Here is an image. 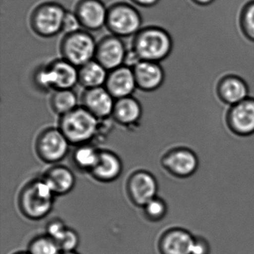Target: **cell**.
<instances>
[{
	"label": "cell",
	"mask_w": 254,
	"mask_h": 254,
	"mask_svg": "<svg viewBox=\"0 0 254 254\" xmlns=\"http://www.w3.org/2000/svg\"><path fill=\"white\" fill-rule=\"evenodd\" d=\"M194 1L200 5H209V4L212 3L214 0H194Z\"/></svg>",
	"instance_id": "obj_34"
},
{
	"label": "cell",
	"mask_w": 254,
	"mask_h": 254,
	"mask_svg": "<svg viewBox=\"0 0 254 254\" xmlns=\"http://www.w3.org/2000/svg\"><path fill=\"white\" fill-rule=\"evenodd\" d=\"M109 71L96 60H93L78 68L79 84L85 89L103 87Z\"/></svg>",
	"instance_id": "obj_19"
},
{
	"label": "cell",
	"mask_w": 254,
	"mask_h": 254,
	"mask_svg": "<svg viewBox=\"0 0 254 254\" xmlns=\"http://www.w3.org/2000/svg\"><path fill=\"white\" fill-rule=\"evenodd\" d=\"M57 245L62 252H72L78 246V235L73 230L68 228L63 237L57 242Z\"/></svg>",
	"instance_id": "obj_27"
},
{
	"label": "cell",
	"mask_w": 254,
	"mask_h": 254,
	"mask_svg": "<svg viewBox=\"0 0 254 254\" xmlns=\"http://www.w3.org/2000/svg\"><path fill=\"white\" fill-rule=\"evenodd\" d=\"M163 167L175 176L185 178L194 174L198 166L197 156L187 148H178L168 153L162 160Z\"/></svg>",
	"instance_id": "obj_12"
},
{
	"label": "cell",
	"mask_w": 254,
	"mask_h": 254,
	"mask_svg": "<svg viewBox=\"0 0 254 254\" xmlns=\"http://www.w3.org/2000/svg\"><path fill=\"white\" fill-rule=\"evenodd\" d=\"M51 105L57 114L64 116L78 108V98L72 90H55Z\"/></svg>",
	"instance_id": "obj_23"
},
{
	"label": "cell",
	"mask_w": 254,
	"mask_h": 254,
	"mask_svg": "<svg viewBox=\"0 0 254 254\" xmlns=\"http://www.w3.org/2000/svg\"><path fill=\"white\" fill-rule=\"evenodd\" d=\"M127 50L120 37L106 36L98 43L95 60L111 71L123 66Z\"/></svg>",
	"instance_id": "obj_8"
},
{
	"label": "cell",
	"mask_w": 254,
	"mask_h": 254,
	"mask_svg": "<svg viewBox=\"0 0 254 254\" xmlns=\"http://www.w3.org/2000/svg\"><path fill=\"white\" fill-rule=\"evenodd\" d=\"M173 41L169 32L155 25L141 29L133 42V48L142 61L160 62L172 52Z\"/></svg>",
	"instance_id": "obj_1"
},
{
	"label": "cell",
	"mask_w": 254,
	"mask_h": 254,
	"mask_svg": "<svg viewBox=\"0 0 254 254\" xmlns=\"http://www.w3.org/2000/svg\"><path fill=\"white\" fill-rule=\"evenodd\" d=\"M67 227L60 221H55L50 223L47 227L48 236L53 239L57 243L66 233Z\"/></svg>",
	"instance_id": "obj_30"
},
{
	"label": "cell",
	"mask_w": 254,
	"mask_h": 254,
	"mask_svg": "<svg viewBox=\"0 0 254 254\" xmlns=\"http://www.w3.org/2000/svg\"><path fill=\"white\" fill-rule=\"evenodd\" d=\"M99 152L90 145H81L74 153V160L78 167L93 170L99 159Z\"/></svg>",
	"instance_id": "obj_24"
},
{
	"label": "cell",
	"mask_w": 254,
	"mask_h": 254,
	"mask_svg": "<svg viewBox=\"0 0 254 254\" xmlns=\"http://www.w3.org/2000/svg\"><path fill=\"white\" fill-rule=\"evenodd\" d=\"M230 127L240 135L254 133V99L248 98L233 105L229 115Z\"/></svg>",
	"instance_id": "obj_17"
},
{
	"label": "cell",
	"mask_w": 254,
	"mask_h": 254,
	"mask_svg": "<svg viewBox=\"0 0 254 254\" xmlns=\"http://www.w3.org/2000/svg\"><path fill=\"white\" fill-rule=\"evenodd\" d=\"M105 87L115 99L131 96L137 88L133 69L123 65L109 71Z\"/></svg>",
	"instance_id": "obj_14"
},
{
	"label": "cell",
	"mask_w": 254,
	"mask_h": 254,
	"mask_svg": "<svg viewBox=\"0 0 254 254\" xmlns=\"http://www.w3.org/2000/svg\"><path fill=\"white\" fill-rule=\"evenodd\" d=\"M44 72L50 90H72L79 83L78 67L63 59L44 66Z\"/></svg>",
	"instance_id": "obj_7"
},
{
	"label": "cell",
	"mask_w": 254,
	"mask_h": 254,
	"mask_svg": "<svg viewBox=\"0 0 254 254\" xmlns=\"http://www.w3.org/2000/svg\"><path fill=\"white\" fill-rule=\"evenodd\" d=\"M242 24L248 37L254 40V2L245 8L242 16Z\"/></svg>",
	"instance_id": "obj_28"
},
{
	"label": "cell",
	"mask_w": 254,
	"mask_h": 254,
	"mask_svg": "<svg viewBox=\"0 0 254 254\" xmlns=\"http://www.w3.org/2000/svg\"><path fill=\"white\" fill-rule=\"evenodd\" d=\"M133 71L137 88L144 92L154 93L164 82V69L160 63L141 61Z\"/></svg>",
	"instance_id": "obj_13"
},
{
	"label": "cell",
	"mask_w": 254,
	"mask_h": 254,
	"mask_svg": "<svg viewBox=\"0 0 254 254\" xmlns=\"http://www.w3.org/2000/svg\"><path fill=\"white\" fill-rule=\"evenodd\" d=\"M69 140L59 129L46 130L40 136L37 143L38 154L45 161L57 162L66 155Z\"/></svg>",
	"instance_id": "obj_9"
},
{
	"label": "cell",
	"mask_w": 254,
	"mask_h": 254,
	"mask_svg": "<svg viewBox=\"0 0 254 254\" xmlns=\"http://www.w3.org/2000/svg\"><path fill=\"white\" fill-rule=\"evenodd\" d=\"M191 254H209V247L206 241L202 239H195Z\"/></svg>",
	"instance_id": "obj_32"
},
{
	"label": "cell",
	"mask_w": 254,
	"mask_h": 254,
	"mask_svg": "<svg viewBox=\"0 0 254 254\" xmlns=\"http://www.w3.org/2000/svg\"><path fill=\"white\" fill-rule=\"evenodd\" d=\"M54 191L44 179L28 185L22 192L20 206L25 215L38 219L47 215L52 209Z\"/></svg>",
	"instance_id": "obj_4"
},
{
	"label": "cell",
	"mask_w": 254,
	"mask_h": 254,
	"mask_svg": "<svg viewBox=\"0 0 254 254\" xmlns=\"http://www.w3.org/2000/svg\"></svg>",
	"instance_id": "obj_36"
},
{
	"label": "cell",
	"mask_w": 254,
	"mask_h": 254,
	"mask_svg": "<svg viewBox=\"0 0 254 254\" xmlns=\"http://www.w3.org/2000/svg\"><path fill=\"white\" fill-rule=\"evenodd\" d=\"M194 239L189 232L174 229L166 232L159 242L160 254H191Z\"/></svg>",
	"instance_id": "obj_16"
},
{
	"label": "cell",
	"mask_w": 254,
	"mask_h": 254,
	"mask_svg": "<svg viewBox=\"0 0 254 254\" xmlns=\"http://www.w3.org/2000/svg\"><path fill=\"white\" fill-rule=\"evenodd\" d=\"M81 27L79 20L77 17L75 13L69 12L66 11L65 15L64 20L63 23V32L66 34L73 33L77 31L81 30Z\"/></svg>",
	"instance_id": "obj_29"
},
{
	"label": "cell",
	"mask_w": 254,
	"mask_h": 254,
	"mask_svg": "<svg viewBox=\"0 0 254 254\" xmlns=\"http://www.w3.org/2000/svg\"><path fill=\"white\" fill-rule=\"evenodd\" d=\"M114 99L105 87L86 89L82 96L83 107L97 118H105L114 112Z\"/></svg>",
	"instance_id": "obj_15"
},
{
	"label": "cell",
	"mask_w": 254,
	"mask_h": 254,
	"mask_svg": "<svg viewBox=\"0 0 254 254\" xmlns=\"http://www.w3.org/2000/svg\"><path fill=\"white\" fill-rule=\"evenodd\" d=\"M108 8L101 0H81L75 13L82 27L96 31L106 25Z\"/></svg>",
	"instance_id": "obj_11"
},
{
	"label": "cell",
	"mask_w": 254,
	"mask_h": 254,
	"mask_svg": "<svg viewBox=\"0 0 254 254\" xmlns=\"http://www.w3.org/2000/svg\"><path fill=\"white\" fill-rule=\"evenodd\" d=\"M62 254H76V253L74 252V251H72V252L62 253Z\"/></svg>",
	"instance_id": "obj_35"
},
{
	"label": "cell",
	"mask_w": 254,
	"mask_h": 254,
	"mask_svg": "<svg viewBox=\"0 0 254 254\" xmlns=\"http://www.w3.org/2000/svg\"><path fill=\"white\" fill-rule=\"evenodd\" d=\"M144 209L148 218L154 223L162 221L167 214V204L158 196L147 203Z\"/></svg>",
	"instance_id": "obj_26"
},
{
	"label": "cell",
	"mask_w": 254,
	"mask_h": 254,
	"mask_svg": "<svg viewBox=\"0 0 254 254\" xmlns=\"http://www.w3.org/2000/svg\"><path fill=\"white\" fill-rule=\"evenodd\" d=\"M59 245L50 236L38 238L31 244L30 254H60Z\"/></svg>",
	"instance_id": "obj_25"
},
{
	"label": "cell",
	"mask_w": 254,
	"mask_h": 254,
	"mask_svg": "<svg viewBox=\"0 0 254 254\" xmlns=\"http://www.w3.org/2000/svg\"><path fill=\"white\" fill-rule=\"evenodd\" d=\"M220 95L227 103L236 105L249 98V90L246 83L236 76H229L221 81Z\"/></svg>",
	"instance_id": "obj_20"
},
{
	"label": "cell",
	"mask_w": 254,
	"mask_h": 254,
	"mask_svg": "<svg viewBox=\"0 0 254 254\" xmlns=\"http://www.w3.org/2000/svg\"><path fill=\"white\" fill-rule=\"evenodd\" d=\"M55 194H66L75 185V177L67 168L58 166L49 171L44 178Z\"/></svg>",
	"instance_id": "obj_22"
},
{
	"label": "cell",
	"mask_w": 254,
	"mask_h": 254,
	"mask_svg": "<svg viewBox=\"0 0 254 254\" xmlns=\"http://www.w3.org/2000/svg\"><path fill=\"white\" fill-rule=\"evenodd\" d=\"M106 26L116 36L130 37L141 30L142 17L136 8L120 2L108 8Z\"/></svg>",
	"instance_id": "obj_6"
},
{
	"label": "cell",
	"mask_w": 254,
	"mask_h": 254,
	"mask_svg": "<svg viewBox=\"0 0 254 254\" xmlns=\"http://www.w3.org/2000/svg\"><path fill=\"white\" fill-rule=\"evenodd\" d=\"M135 4L144 8H154L160 0H132Z\"/></svg>",
	"instance_id": "obj_33"
},
{
	"label": "cell",
	"mask_w": 254,
	"mask_h": 254,
	"mask_svg": "<svg viewBox=\"0 0 254 254\" xmlns=\"http://www.w3.org/2000/svg\"><path fill=\"white\" fill-rule=\"evenodd\" d=\"M116 120L123 125L136 123L142 115L140 104L132 96L117 99L113 112Z\"/></svg>",
	"instance_id": "obj_21"
},
{
	"label": "cell",
	"mask_w": 254,
	"mask_h": 254,
	"mask_svg": "<svg viewBox=\"0 0 254 254\" xmlns=\"http://www.w3.org/2000/svg\"><path fill=\"white\" fill-rule=\"evenodd\" d=\"M98 43L87 31L66 34L61 43V53L64 60L77 67L94 60Z\"/></svg>",
	"instance_id": "obj_3"
},
{
	"label": "cell",
	"mask_w": 254,
	"mask_h": 254,
	"mask_svg": "<svg viewBox=\"0 0 254 254\" xmlns=\"http://www.w3.org/2000/svg\"><path fill=\"white\" fill-rule=\"evenodd\" d=\"M98 128V118L84 107L62 116L60 130L69 142L81 144L91 139Z\"/></svg>",
	"instance_id": "obj_2"
},
{
	"label": "cell",
	"mask_w": 254,
	"mask_h": 254,
	"mask_svg": "<svg viewBox=\"0 0 254 254\" xmlns=\"http://www.w3.org/2000/svg\"><path fill=\"white\" fill-rule=\"evenodd\" d=\"M142 60H141L140 58L138 56L137 53L134 51L133 49H132V50H127L123 65L133 69Z\"/></svg>",
	"instance_id": "obj_31"
},
{
	"label": "cell",
	"mask_w": 254,
	"mask_h": 254,
	"mask_svg": "<svg viewBox=\"0 0 254 254\" xmlns=\"http://www.w3.org/2000/svg\"><path fill=\"white\" fill-rule=\"evenodd\" d=\"M122 166L120 158L110 151L99 152L96 166L91 171L95 178L105 182L117 179L121 174Z\"/></svg>",
	"instance_id": "obj_18"
},
{
	"label": "cell",
	"mask_w": 254,
	"mask_h": 254,
	"mask_svg": "<svg viewBox=\"0 0 254 254\" xmlns=\"http://www.w3.org/2000/svg\"><path fill=\"white\" fill-rule=\"evenodd\" d=\"M66 11L60 4L44 2L35 8L30 17L32 30L41 37L51 38L63 31Z\"/></svg>",
	"instance_id": "obj_5"
},
{
	"label": "cell",
	"mask_w": 254,
	"mask_h": 254,
	"mask_svg": "<svg viewBox=\"0 0 254 254\" xmlns=\"http://www.w3.org/2000/svg\"><path fill=\"white\" fill-rule=\"evenodd\" d=\"M159 185L152 173L138 172L132 175L128 182V191L132 200L139 206H145L158 194Z\"/></svg>",
	"instance_id": "obj_10"
}]
</instances>
